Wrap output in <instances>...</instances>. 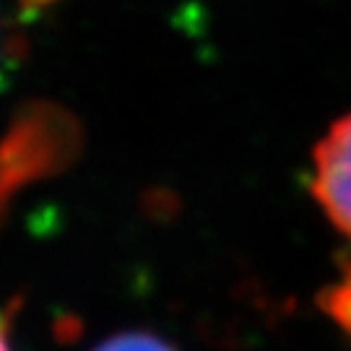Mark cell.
Returning a JSON list of instances; mask_svg holds the SVG:
<instances>
[{"mask_svg":"<svg viewBox=\"0 0 351 351\" xmlns=\"http://www.w3.org/2000/svg\"><path fill=\"white\" fill-rule=\"evenodd\" d=\"M313 195L328 221L351 239V112L339 117L315 146Z\"/></svg>","mask_w":351,"mask_h":351,"instance_id":"cell-1","label":"cell"},{"mask_svg":"<svg viewBox=\"0 0 351 351\" xmlns=\"http://www.w3.org/2000/svg\"><path fill=\"white\" fill-rule=\"evenodd\" d=\"M320 304L330 315V320L351 336V265L343 268V274L336 278V284H330L323 291Z\"/></svg>","mask_w":351,"mask_h":351,"instance_id":"cell-2","label":"cell"},{"mask_svg":"<svg viewBox=\"0 0 351 351\" xmlns=\"http://www.w3.org/2000/svg\"><path fill=\"white\" fill-rule=\"evenodd\" d=\"M91 351H177L172 343H167L159 339L156 333L149 330H123L114 333L107 341H101L99 346H94Z\"/></svg>","mask_w":351,"mask_h":351,"instance_id":"cell-3","label":"cell"},{"mask_svg":"<svg viewBox=\"0 0 351 351\" xmlns=\"http://www.w3.org/2000/svg\"><path fill=\"white\" fill-rule=\"evenodd\" d=\"M19 3H21V8L26 13H37L42 8H47V5H52V3H58V0H19Z\"/></svg>","mask_w":351,"mask_h":351,"instance_id":"cell-4","label":"cell"},{"mask_svg":"<svg viewBox=\"0 0 351 351\" xmlns=\"http://www.w3.org/2000/svg\"><path fill=\"white\" fill-rule=\"evenodd\" d=\"M0 351H11V343H8V336H5V326L0 323Z\"/></svg>","mask_w":351,"mask_h":351,"instance_id":"cell-5","label":"cell"}]
</instances>
